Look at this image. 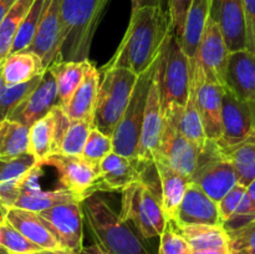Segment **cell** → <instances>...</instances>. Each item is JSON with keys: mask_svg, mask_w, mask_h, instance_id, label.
<instances>
[{"mask_svg": "<svg viewBox=\"0 0 255 254\" xmlns=\"http://www.w3.org/2000/svg\"><path fill=\"white\" fill-rule=\"evenodd\" d=\"M94 125L85 121H71L62 136L57 153L81 157L86 139Z\"/></svg>", "mask_w": 255, "mask_h": 254, "instance_id": "36", "label": "cell"}, {"mask_svg": "<svg viewBox=\"0 0 255 254\" xmlns=\"http://www.w3.org/2000/svg\"><path fill=\"white\" fill-rule=\"evenodd\" d=\"M45 71V70H44ZM41 75H37L34 79L17 85H5L0 92V122L6 120L9 115L14 111L15 107L37 86L41 80Z\"/></svg>", "mask_w": 255, "mask_h": 254, "instance_id": "37", "label": "cell"}, {"mask_svg": "<svg viewBox=\"0 0 255 254\" xmlns=\"http://www.w3.org/2000/svg\"><path fill=\"white\" fill-rule=\"evenodd\" d=\"M100 80H101V74L89 60L86 64L84 80L69 102L65 106H61L71 121H85L94 125Z\"/></svg>", "mask_w": 255, "mask_h": 254, "instance_id": "22", "label": "cell"}, {"mask_svg": "<svg viewBox=\"0 0 255 254\" xmlns=\"http://www.w3.org/2000/svg\"><path fill=\"white\" fill-rule=\"evenodd\" d=\"M15 2H16V0H0V22L6 16V14L10 11Z\"/></svg>", "mask_w": 255, "mask_h": 254, "instance_id": "47", "label": "cell"}, {"mask_svg": "<svg viewBox=\"0 0 255 254\" xmlns=\"http://www.w3.org/2000/svg\"><path fill=\"white\" fill-rule=\"evenodd\" d=\"M174 226L188 224H212L222 226L218 206L198 186L189 183L177 211Z\"/></svg>", "mask_w": 255, "mask_h": 254, "instance_id": "21", "label": "cell"}, {"mask_svg": "<svg viewBox=\"0 0 255 254\" xmlns=\"http://www.w3.org/2000/svg\"><path fill=\"white\" fill-rule=\"evenodd\" d=\"M191 254H228V252L216 251V249H207V251H192Z\"/></svg>", "mask_w": 255, "mask_h": 254, "instance_id": "51", "label": "cell"}, {"mask_svg": "<svg viewBox=\"0 0 255 254\" xmlns=\"http://www.w3.org/2000/svg\"><path fill=\"white\" fill-rule=\"evenodd\" d=\"M252 107V112H253V119H254V129H255V104L251 105Z\"/></svg>", "mask_w": 255, "mask_h": 254, "instance_id": "55", "label": "cell"}, {"mask_svg": "<svg viewBox=\"0 0 255 254\" xmlns=\"http://www.w3.org/2000/svg\"><path fill=\"white\" fill-rule=\"evenodd\" d=\"M61 44V19H60V0H45L41 19L36 32L30 44V51L41 59L44 69L59 60Z\"/></svg>", "mask_w": 255, "mask_h": 254, "instance_id": "16", "label": "cell"}, {"mask_svg": "<svg viewBox=\"0 0 255 254\" xmlns=\"http://www.w3.org/2000/svg\"><path fill=\"white\" fill-rule=\"evenodd\" d=\"M229 254H255V247L249 249H244V251L234 252V253H229Z\"/></svg>", "mask_w": 255, "mask_h": 254, "instance_id": "53", "label": "cell"}, {"mask_svg": "<svg viewBox=\"0 0 255 254\" xmlns=\"http://www.w3.org/2000/svg\"><path fill=\"white\" fill-rule=\"evenodd\" d=\"M189 181L218 203L238 182L232 162L222 152L217 142L208 141L202 151L201 162Z\"/></svg>", "mask_w": 255, "mask_h": 254, "instance_id": "8", "label": "cell"}, {"mask_svg": "<svg viewBox=\"0 0 255 254\" xmlns=\"http://www.w3.org/2000/svg\"><path fill=\"white\" fill-rule=\"evenodd\" d=\"M31 254H77L75 252L70 251L66 248H57V249H41V251L34 252Z\"/></svg>", "mask_w": 255, "mask_h": 254, "instance_id": "49", "label": "cell"}, {"mask_svg": "<svg viewBox=\"0 0 255 254\" xmlns=\"http://www.w3.org/2000/svg\"><path fill=\"white\" fill-rule=\"evenodd\" d=\"M224 86L239 100L255 104V55L247 49L229 54Z\"/></svg>", "mask_w": 255, "mask_h": 254, "instance_id": "20", "label": "cell"}, {"mask_svg": "<svg viewBox=\"0 0 255 254\" xmlns=\"http://www.w3.org/2000/svg\"><path fill=\"white\" fill-rule=\"evenodd\" d=\"M192 1L193 0H168V4H167V10L169 12V17H171L172 29H173L174 35L178 40H181L182 34H183L184 22H186V17Z\"/></svg>", "mask_w": 255, "mask_h": 254, "instance_id": "43", "label": "cell"}, {"mask_svg": "<svg viewBox=\"0 0 255 254\" xmlns=\"http://www.w3.org/2000/svg\"><path fill=\"white\" fill-rule=\"evenodd\" d=\"M39 164L56 168L61 188L77 194L82 201L95 193V184L100 176L99 166L85 161L82 157L54 153Z\"/></svg>", "mask_w": 255, "mask_h": 254, "instance_id": "10", "label": "cell"}, {"mask_svg": "<svg viewBox=\"0 0 255 254\" xmlns=\"http://www.w3.org/2000/svg\"><path fill=\"white\" fill-rule=\"evenodd\" d=\"M247 22V50L255 55V0H242Z\"/></svg>", "mask_w": 255, "mask_h": 254, "instance_id": "45", "label": "cell"}, {"mask_svg": "<svg viewBox=\"0 0 255 254\" xmlns=\"http://www.w3.org/2000/svg\"><path fill=\"white\" fill-rule=\"evenodd\" d=\"M85 61H55L50 65L55 81L57 86V96L60 100V106H65L71 99L74 92L84 80L86 64Z\"/></svg>", "mask_w": 255, "mask_h": 254, "instance_id": "30", "label": "cell"}, {"mask_svg": "<svg viewBox=\"0 0 255 254\" xmlns=\"http://www.w3.org/2000/svg\"><path fill=\"white\" fill-rule=\"evenodd\" d=\"M29 153V127L6 119L0 122V159L9 161Z\"/></svg>", "mask_w": 255, "mask_h": 254, "instance_id": "31", "label": "cell"}, {"mask_svg": "<svg viewBox=\"0 0 255 254\" xmlns=\"http://www.w3.org/2000/svg\"><path fill=\"white\" fill-rule=\"evenodd\" d=\"M37 214L64 248L79 254L84 247V212L81 202L57 204Z\"/></svg>", "mask_w": 255, "mask_h": 254, "instance_id": "11", "label": "cell"}, {"mask_svg": "<svg viewBox=\"0 0 255 254\" xmlns=\"http://www.w3.org/2000/svg\"><path fill=\"white\" fill-rule=\"evenodd\" d=\"M131 4H132V11L137 9H141V7H146V6H156V7H162V9H167L168 0H131Z\"/></svg>", "mask_w": 255, "mask_h": 254, "instance_id": "46", "label": "cell"}, {"mask_svg": "<svg viewBox=\"0 0 255 254\" xmlns=\"http://www.w3.org/2000/svg\"><path fill=\"white\" fill-rule=\"evenodd\" d=\"M32 2L34 0H16L6 16L0 22V62L9 56L15 35Z\"/></svg>", "mask_w": 255, "mask_h": 254, "instance_id": "34", "label": "cell"}, {"mask_svg": "<svg viewBox=\"0 0 255 254\" xmlns=\"http://www.w3.org/2000/svg\"><path fill=\"white\" fill-rule=\"evenodd\" d=\"M221 149L233 164L238 184L248 187L255 179V129L241 143Z\"/></svg>", "mask_w": 255, "mask_h": 254, "instance_id": "29", "label": "cell"}, {"mask_svg": "<svg viewBox=\"0 0 255 254\" xmlns=\"http://www.w3.org/2000/svg\"><path fill=\"white\" fill-rule=\"evenodd\" d=\"M70 202H82L81 197L67 189H55V191H32L27 193H22L16 201L14 202L12 207L14 208L25 209V211L39 212L46 211V209L52 208L57 204L70 203Z\"/></svg>", "mask_w": 255, "mask_h": 254, "instance_id": "32", "label": "cell"}, {"mask_svg": "<svg viewBox=\"0 0 255 254\" xmlns=\"http://www.w3.org/2000/svg\"><path fill=\"white\" fill-rule=\"evenodd\" d=\"M120 217L127 223L133 224L143 239L159 237L167 226L159 192H156L153 186L144 179L122 191Z\"/></svg>", "mask_w": 255, "mask_h": 254, "instance_id": "6", "label": "cell"}, {"mask_svg": "<svg viewBox=\"0 0 255 254\" xmlns=\"http://www.w3.org/2000/svg\"><path fill=\"white\" fill-rule=\"evenodd\" d=\"M41 59L30 50L10 54L1 62V76L5 85H17L44 72Z\"/></svg>", "mask_w": 255, "mask_h": 254, "instance_id": "27", "label": "cell"}, {"mask_svg": "<svg viewBox=\"0 0 255 254\" xmlns=\"http://www.w3.org/2000/svg\"><path fill=\"white\" fill-rule=\"evenodd\" d=\"M55 152V117L51 111L29 128V153L37 163Z\"/></svg>", "mask_w": 255, "mask_h": 254, "instance_id": "33", "label": "cell"}, {"mask_svg": "<svg viewBox=\"0 0 255 254\" xmlns=\"http://www.w3.org/2000/svg\"><path fill=\"white\" fill-rule=\"evenodd\" d=\"M247 194V187L242 186V184L237 183L221 201L217 203L218 206L219 217H221L222 226L226 223L232 216L237 212V209L241 206L242 201Z\"/></svg>", "mask_w": 255, "mask_h": 254, "instance_id": "42", "label": "cell"}, {"mask_svg": "<svg viewBox=\"0 0 255 254\" xmlns=\"http://www.w3.org/2000/svg\"><path fill=\"white\" fill-rule=\"evenodd\" d=\"M209 19L218 25L229 52L247 49V22L242 0H211Z\"/></svg>", "mask_w": 255, "mask_h": 254, "instance_id": "17", "label": "cell"}, {"mask_svg": "<svg viewBox=\"0 0 255 254\" xmlns=\"http://www.w3.org/2000/svg\"><path fill=\"white\" fill-rule=\"evenodd\" d=\"M57 86L51 69L47 67L37 86L17 105L7 119L19 122L26 127H31L37 120L46 116L54 107L59 106Z\"/></svg>", "mask_w": 255, "mask_h": 254, "instance_id": "15", "label": "cell"}, {"mask_svg": "<svg viewBox=\"0 0 255 254\" xmlns=\"http://www.w3.org/2000/svg\"><path fill=\"white\" fill-rule=\"evenodd\" d=\"M179 233L186 238L192 251H227L229 247V236L223 226L212 224H188L176 226Z\"/></svg>", "mask_w": 255, "mask_h": 254, "instance_id": "28", "label": "cell"}, {"mask_svg": "<svg viewBox=\"0 0 255 254\" xmlns=\"http://www.w3.org/2000/svg\"><path fill=\"white\" fill-rule=\"evenodd\" d=\"M111 152H114L112 137L105 134L96 127H92L82 149V158L95 166H99L102 159Z\"/></svg>", "mask_w": 255, "mask_h": 254, "instance_id": "38", "label": "cell"}, {"mask_svg": "<svg viewBox=\"0 0 255 254\" xmlns=\"http://www.w3.org/2000/svg\"><path fill=\"white\" fill-rule=\"evenodd\" d=\"M247 194H248L249 199H251V202L255 207V179L251 184H249L248 187H247Z\"/></svg>", "mask_w": 255, "mask_h": 254, "instance_id": "50", "label": "cell"}, {"mask_svg": "<svg viewBox=\"0 0 255 254\" xmlns=\"http://www.w3.org/2000/svg\"><path fill=\"white\" fill-rule=\"evenodd\" d=\"M79 254H109L106 251L101 248L99 244H92L89 247H82L81 251L79 252Z\"/></svg>", "mask_w": 255, "mask_h": 254, "instance_id": "48", "label": "cell"}, {"mask_svg": "<svg viewBox=\"0 0 255 254\" xmlns=\"http://www.w3.org/2000/svg\"><path fill=\"white\" fill-rule=\"evenodd\" d=\"M209 7H211V0H193L187 14L183 34L179 40V44L191 62L196 57L197 50L201 44L209 17Z\"/></svg>", "mask_w": 255, "mask_h": 254, "instance_id": "26", "label": "cell"}, {"mask_svg": "<svg viewBox=\"0 0 255 254\" xmlns=\"http://www.w3.org/2000/svg\"><path fill=\"white\" fill-rule=\"evenodd\" d=\"M229 236V247L228 254L234 253V252L244 251L255 247V223L249 224V226L243 227L228 233Z\"/></svg>", "mask_w": 255, "mask_h": 254, "instance_id": "44", "label": "cell"}, {"mask_svg": "<svg viewBox=\"0 0 255 254\" xmlns=\"http://www.w3.org/2000/svg\"><path fill=\"white\" fill-rule=\"evenodd\" d=\"M202 151L182 136L168 119L163 117L161 142L156 157L164 159L172 168L189 178L201 162Z\"/></svg>", "mask_w": 255, "mask_h": 254, "instance_id": "12", "label": "cell"}, {"mask_svg": "<svg viewBox=\"0 0 255 254\" xmlns=\"http://www.w3.org/2000/svg\"><path fill=\"white\" fill-rule=\"evenodd\" d=\"M153 166L159 179V197H161L162 209L167 222H174L179 204L191 181L188 177L177 172L159 157L153 159Z\"/></svg>", "mask_w": 255, "mask_h": 254, "instance_id": "23", "label": "cell"}, {"mask_svg": "<svg viewBox=\"0 0 255 254\" xmlns=\"http://www.w3.org/2000/svg\"><path fill=\"white\" fill-rule=\"evenodd\" d=\"M6 221L40 249L64 248L51 229L35 212L11 207L7 209Z\"/></svg>", "mask_w": 255, "mask_h": 254, "instance_id": "24", "label": "cell"}, {"mask_svg": "<svg viewBox=\"0 0 255 254\" xmlns=\"http://www.w3.org/2000/svg\"><path fill=\"white\" fill-rule=\"evenodd\" d=\"M137 77L138 75L125 67L102 72L95 107L94 127L112 136L128 105Z\"/></svg>", "mask_w": 255, "mask_h": 254, "instance_id": "5", "label": "cell"}, {"mask_svg": "<svg viewBox=\"0 0 255 254\" xmlns=\"http://www.w3.org/2000/svg\"><path fill=\"white\" fill-rule=\"evenodd\" d=\"M81 207L90 233L107 253L152 254L143 238L114 211L104 197L91 194L81 202Z\"/></svg>", "mask_w": 255, "mask_h": 254, "instance_id": "2", "label": "cell"}, {"mask_svg": "<svg viewBox=\"0 0 255 254\" xmlns=\"http://www.w3.org/2000/svg\"><path fill=\"white\" fill-rule=\"evenodd\" d=\"M154 76L162 114L172 106H186L191 91L192 67L174 32L169 35L159 54Z\"/></svg>", "mask_w": 255, "mask_h": 254, "instance_id": "4", "label": "cell"}, {"mask_svg": "<svg viewBox=\"0 0 255 254\" xmlns=\"http://www.w3.org/2000/svg\"><path fill=\"white\" fill-rule=\"evenodd\" d=\"M7 254H19V253H7Z\"/></svg>", "mask_w": 255, "mask_h": 254, "instance_id": "56", "label": "cell"}, {"mask_svg": "<svg viewBox=\"0 0 255 254\" xmlns=\"http://www.w3.org/2000/svg\"><path fill=\"white\" fill-rule=\"evenodd\" d=\"M163 117L168 119L174 125V127L178 129L179 133L186 137L188 141L198 146L201 149L204 148L208 139H207L206 133H204L201 116H199V112L197 110L192 85L186 106L169 107L167 111L163 112Z\"/></svg>", "mask_w": 255, "mask_h": 254, "instance_id": "25", "label": "cell"}, {"mask_svg": "<svg viewBox=\"0 0 255 254\" xmlns=\"http://www.w3.org/2000/svg\"><path fill=\"white\" fill-rule=\"evenodd\" d=\"M172 32L167 9L146 6L133 10L124 39L100 74L116 67H125L136 75L142 74L158 59Z\"/></svg>", "mask_w": 255, "mask_h": 254, "instance_id": "1", "label": "cell"}, {"mask_svg": "<svg viewBox=\"0 0 255 254\" xmlns=\"http://www.w3.org/2000/svg\"><path fill=\"white\" fill-rule=\"evenodd\" d=\"M0 246L7 253L31 254L41 251L36 244L31 243L20 232H17L7 221L0 224Z\"/></svg>", "mask_w": 255, "mask_h": 254, "instance_id": "39", "label": "cell"}, {"mask_svg": "<svg viewBox=\"0 0 255 254\" xmlns=\"http://www.w3.org/2000/svg\"><path fill=\"white\" fill-rule=\"evenodd\" d=\"M157 254H191L192 248L188 242L178 232L172 222H167L163 233L161 234Z\"/></svg>", "mask_w": 255, "mask_h": 254, "instance_id": "40", "label": "cell"}, {"mask_svg": "<svg viewBox=\"0 0 255 254\" xmlns=\"http://www.w3.org/2000/svg\"><path fill=\"white\" fill-rule=\"evenodd\" d=\"M36 164L37 161L30 153H25L17 158L9 159V161L0 159V182L20 178Z\"/></svg>", "mask_w": 255, "mask_h": 254, "instance_id": "41", "label": "cell"}, {"mask_svg": "<svg viewBox=\"0 0 255 254\" xmlns=\"http://www.w3.org/2000/svg\"><path fill=\"white\" fill-rule=\"evenodd\" d=\"M254 131V119L251 105L239 100L223 86L222 100V136L217 143L221 148H229L241 143Z\"/></svg>", "mask_w": 255, "mask_h": 254, "instance_id": "14", "label": "cell"}, {"mask_svg": "<svg viewBox=\"0 0 255 254\" xmlns=\"http://www.w3.org/2000/svg\"><path fill=\"white\" fill-rule=\"evenodd\" d=\"M5 86L4 84V80H2V76H1V62H0V92H1L2 87Z\"/></svg>", "mask_w": 255, "mask_h": 254, "instance_id": "54", "label": "cell"}, {"mask_svg": "<svg viewBox=\"0 0 255 254\" xmlns=\"http://www.w3.org/2000/svg\"><path fill=\"white\" fill-rule=\"evenodd\" d=\"M110 0H60L61 44L57 61L89 60L92 39Z\"/></svg>", "mask_w": 255, "mask_h": 254, "instance_id": "3", "label": "cell"}, {"mask_svg": "<svg viewBox=\"0 0 255 254\" xmlns=\"http://www.w3.org/2000/svg\"><path fill=\"white\" fill-rule=\"evenodd\" d=\"M157 60L146 71L138 75L124 116L120 120L111 136L114 152L122 154L132 161H137L142 122H143L147 100H148L149 87L153 81L154 72L157 69Z\"/></svg>", "mask_w": 255, "mask_h": 254, "instance_id": "7", "label": "cell"}, {"mask_svg": "<svg viewBox=\"0 0 255 254\" xmlns=\"http://www.w3.org/2000/svg\"><path fill=\"white\" fill-rule=\"evenodd\" d=\"M7 207L5 206V204H2L1 202H0V224L4 223L5 221H6V214H7Z\"/></svg>", "mask_w": 255, "mask_h": 254, "instance_id": "52", "label": "cell"}, {"mask_svg": "<svg viewBox=\"0 0 255 254\" xmlns=\"http://www.w3.org/2000/svg\"><path fill=\"white\" fill-rule=\"evenodd\" d=\"M229 54L218 25L208 17L201 44L192 62L201 69L208 81L224 86Z\"/></svg>", "mask_w": 255, "mask_h": 254, "instance_id": "13", "label": "cell"}, {"mask_svg": "<svg viewBox=\"0 0 255 254\" xmlns=\"http://www.w3.org/2000/svg\"><path fill=\"white\" fill-rule=\"evenodd\" d=\"M162 126H163V114H162L158 87L154 76L149 87L148 100H147L141 136H139L138 151H137V161L141 164L146 166L153 164V159L158 152L159 142H161Z\"/></svg>", "mask_w": 255, "mask_h": 254, "instance_id": "19", "label": "cell"}, {"mask_svg": "<svg viewBox=\"0 0 255 254\" xmlns=\"http://www.w3.org/2000/svg\"><path fill=\"white\" fill-rule=\"evenodd\" d=\"M44 6L45 0H34L31 7H30L26 16L24 17V20L20 24L19 30L15 35L11 49H10V54H15V52L24 51V50L29 49L30 44H31L32 39L35 36V32H36L37 25H39L40 19H41Z\"/></svg>", "mask_w": 255, "mask_h": 254, "instance_id": "35", "label": "cell"}, {"mask_svg": "<svg viewBox=\"0 0 255 254\" xmlns=\"http://www.w3.org/2000/svg\"><path fill=\"white\" fill-rule=\"evenodd\" d=\"M122 154L111 152L99 164L100 176L95 184V193L100 191L122 192L131 184L143 179V167ZM148 166V164H147Z\"/></svg>", "mask_w": 255, "mask_h": 254, "instance_id": "18", "label": "cell"}, {"mask_svg": "<svg viewBox=\"0 0 255 254\" xmlns=\"http://www.w3.org/2000/svg\"><path fill=\"white\" fill-rule=\"evenodd\" d=\"M191 85L197 110L201 116L204 133L208 141L218 142L222 136V100L223 86L208 81L194 62H191Z\"/></svg>", "mask_w": 255, "mask_h": 254, "instance_id": "9", "label": "cell"}]
</instances>
